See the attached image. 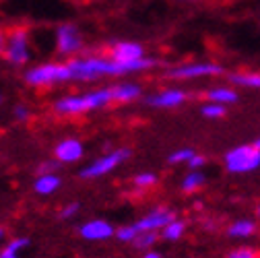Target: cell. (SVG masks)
Returning a JSON list of instances; mask_svg holds the SVG:
<instances>
[{
	"label": "cell",
	"instance_id": "e575fe53",
	"mask_svg": "<svg viewBox=\"0 0 260 258\" xmlns=\"http://www.w3.org/2000/svg\"><path fill=\"white\" fill-rule=\"evenodd\" d=\"M254 217L260 221V203H258V205H256V209H254Z\"/></svg>",
	"mask_w": 260,
	"mask_h": 258
},
{
	"label": "cell",
	"instance_id": "3957f363",
	"mask_svg": "<svg viewBox=\"0 0 260 258\" xmlns=\"http://www.w3.org/2000/svg\"><path fill=\"white\" fill-rule=\"evenodd\" d=\"M23 81L34 89L73 83L69 62H42V64H36V67H29L23 73Z\"/></svg>",
	"mask_w": 260,
	"mask_h": 258
},
{
	"label": "cell",
	"instance_id": "7c38bea8",
	"mask_svg": "<svg viewBox=\"0 0 260 258\" xmlns=\"http://www.w3.org/2000/svg\"><path fill=\"white\" fill-rule=\"evenodd\" d=\"M77 232L87 242H106L110 238H116V228L108 219H89L79 225Z\"/></svg>",
	"mask_w": 260,
	"mask_h": 258
},
{
	"label": "cell",
	"instance_id": "d4e9b609",
	"mask_svg": "<svg viewBox=\"0 0 260 258\" xmlns=\"http://www.w3.org/2000/svg\"><path fill=\"white\" fill-rule=\"evenodd\" d=\"M197 153L194 149H190V147H182V149H176V151H172L170 155H168V164L170 166H186L188 161L192 159V155Z\"/></svg>",
	"mask_w": 260,
	"mask_h": 258
},
{
	"label": "cell",
	"instance_id": "7a4b0ae2",
	"mask_svg": "<svg viewBox=\"0 0 260 258\" xmlns=\"http://www.w3.org/2000/svg\"><path fill=\"white\" fill-rule=\"evenodd\" d=\"M69 69L73 83H93L106 77H124V62L114 60L108 54H83L77 58H69Z\"/></svg>",
	"mask_w": 260,
	"mask_h": 258
},
{
	"label": "cell",
	"instance_id": "2e32d148",
	"mask_svg": "<svg viewBox=\"0 0 260 258\" xmlns=\"http://www.w3.org/2000/svg\"><path fill=\"white\" fill-rule=\"evenodd\" d=\"M112 91H114V104H135L143 98V87L130 81L112 85Z\"/></svg>",
	"mask_w": 260,
	"mask_h": 258
},
{
	"label": "cell",
	"instance_id": "ffe728a7",
	"mask_svg": "<svg viewBox=\"0 0 260 258\" xmlns=\"http://www.w3.org/2000/svg\"><path fill=\"white\" fill-rule=\"evenodd\" d=\"M207 184V176L203 170H190L182 182H180V190L184 192V195H194V192H201L203 186Z\"/></svg>",
	"mask_w": 260,
	"mask_h": 258
},
{
	"label": "cell",
	"instance_id": "83f0119b",
	"mask_svg": "<svg viewBox=\"0 0 260 258\" xmlns=\"http://www.w3.org/2000/svg\"><path fill=\"white\" fill-rule=\"evenodd\" d=\"M79 211H81V205H79V203H69V205H64V207L58 211V219H60V221H69V219L77 217Z\"/></svg>",
	"mask_w": 260,
	"mask_h": 258
},
{
	"label": "cell",
	"instance_id": "4316f807",
	"mask_svg": "<svg viewBox=\"0 0 260 258\" xmlns=\"http://www.w3.org/2000/svg\"><path fill=\"white\" fill-rule=\"evenodd\" d=\"M137 236H139V232H137V228H135V223L120 225V228L116 230V238H118V242H124V244H133Z\"/></svg>",
	"mask_w": 260,
	"mask_h": 258
},
{
	"label": "cell",
	"instance_id": "ba28073f",
	"mask_svg": "<svg viewBox=\"0 0 260 258\" xmlns=\"http://www.w3.org/2000/svg\"><path fill=\"white\" fill-rule=\"evenodd\" d=\"M31 38L29 31L25 27H15L9 31V40H7V50H5V60L11 64V67H27L31 62Z\"/></svg>",
	"mask_w": 260,
	"mask_h": 258
},
{
	"label": "cell",
	"instance_id": "74e56055",
	"mask_svg": "<svg viewBox=\"0 0 260 258\" xmlns=\"http://www.w3.org/2000/svg\"><path fill=\"white\" fill-rule=\"evenodd\" d=\"M0 104H3V95H0Z\"/></svg>",
	"mask_w": 260,
	"mask_h": 258
},
{
	"label": "cell",
	"instance_id": "cb8c5ba5",
	"mask_svg": "<svg viewBox=\"0 0 260 258\" xmlns=\"http://www.w3.org/2000/svg\"><path fill=\"white\" fill-rule=\"evenodd\" d=\"M133 184L141 190H151L159 184V176L155 172H139L135 178H133Z\"/></svg>",
	"mask_w": 260,
	"mask_h": 258
},
{
	"label": "cell",
	"instance_id": "52a82bcc",
	"mask_svg": "<svg viewBox=\"0 0 260 258\" xmlns=\"http://www.w3.org/2000/svg\"><path fill=\"white\" fill-rule=\"evenodd\" d=\"M54 44H56V52L60 56L77 58V56L87 54L85 38H83L81 29L75 23H62V25H58L56 34H54Z\"/></svg>",
	"mask_w": 260,
	"mask_h": 258
},
{
	"label": "cell",
	"instance_id": "5b68a950",
	"mask_svg": "<svg viewBox=\"0 0 260 258\" xmlns=\"http://www.w3.org/2000/svg\"><path fill=\"white\" fill-rule=\"evenodd\" d=\"M225 69L219 62L211 60H197V62H182L164 73L168 81H199V79H213L221 77Z\"/></svg>",
	"mask_w": 260,
	"mask_h": 258
},
{
	"label": "cell",
	"instance_id": "8d00e7d4",
	"mask_svg": "<svg viewBox=\"0 0 260 258\" xmlns=\"http://www.w3.org/2000/svg\"><path fill=\"white\" fill-rule=\"evenodd\" d=\"M254 143H256V147H260V137H258V139H256Z\"/></svg>",
	"mask_w": 260,
	"mask_h": 258
},
{
	"label": "cell",
	"instance_id": "5bb4252c",
	"mask_svg": "<svg viewBox=\"0 0 260 258\" xmlns=\"http://www.w3.org/2000/svg\"><path fill=\"white\" fill-rule=\"evenodd\" d=\"M106 54L112 56L118 62H133V60H139V58L147 56L145 46L139 44V42H133V40H116V42H112L108 46Z\"/></svg>",
	"mask_w": 260,
	"mask_h": 258
},
{
	"label": "cell",
	"instance_id": "f1b7e54d",
	"mask_svg": "<svg viewBox=\"0 0 260 258\" xmlns=\"http://www.w3.org/2000/svg\"><path fill=\"white\" fill-rule=\"evenodd\" d=\"M60 161L58 159H46V161H40L36 166V174H52V172H58L60 170Z\"/></svg>",
	"mask_w": 260,
	"mask_h": 258
},
{
	"label": "cell",
	"instance_id": "e0dca14e",
	"mask_svg": "<svg viewBox=\"0 0 260 258\" xmlns=\"http://www.w3.org/2000/svg\"><path fill=\"white\" fill-rule=\"evenodd\" d=\"M62 186V178L58 176V172H52V174H38L31 188L38 197H52L54 192H58V188Z\"/></svg>",
	"mask_w": 260,
	"mask_h": 258
},
{
	"label": "cell",
	"instance_id": "8fae6325",
	"mask_svg": "<svg viewBox=\"0 0 260 258\" xmlns=\"http://www.w3.org/2000/svg\"><path fill=\"white\" fill-rule=\"evenodd\" d=\"M260 234V221L256 217H238L225 225V238L234 242H246Z\"/></svg>",
	"mask_w": 260,
	"mask_h": 258
},
{
	"label": "cell",
	"instance_id": "836d02e7",
	"mask_svg": "<svg viewBox=\"0 0 260 258\" xmlns=\"http://www.w3.org/2000/svg\"><path fill=\"white\" fill-rule=\"evenodd\" d=\"M5 238H7V230L3 228V225H0V242H3Z\"/></svg>",
	"mask_w": 260,
	"mask_h": 258
},
{
	"label": "cell",
	"instance_id": "484cf974",
	"mask_svg": "<svg viewBox=\"0 0 260 258\" xmlns=\"http://www.w3.org/2000/svg\"><path fill=\"white\" fill-rule=\"evenodd\" d=\"M223 258H260V250L254 248V246H246V244H242V246L232 248Z\"/></svg>",
	"mask_w": 260,
	"mask_h": 258
},
{
	"label": "cell",
	"instance_id": "1f68e13d",
	"mask_svg": "<svg viewBox=\"0 0 260 258\" xmlns=\"http://www.w3.org/2000/svg\"><path fill=\"white\" fill-rule=\"evenodd\" d=\"M7 40H9V34L0 27V56H5V50H7Z\"/></svg>",
	"mask_w": 260,
	"mask_h": 258
},
{
	"label": "cell",
	"instance_id": "9c48e42d",
	"mask_svg": "<svg viewBox=\"0 0 260 258\" xmlns=\"http://www.w3.org/2000/svg\"><path fill=\"white\" fill-rule=\"evenodd\" d=\"M190 100V93L182 87H166L145 98V104L155 110H176Z\"/></svg>",
	"mask_w": 260,
	"mask_h": 258
},
{
	"label": "cell",
	"instance_id": "9a60e30c",
	"mask_svg": "<svg viewBox=\"0 0 260 258\" xmlns=\"http://www.w3.org/2000/svg\"><path fill=\"white\" fill-rule=\"evenodd\" d=\"M205 102H215V104H223V106H232L240 100V93L238 87H234L232 83L227 85H211L205 89L203 93Z\"/></svg>",
	"mask_w": 260,
	"mask_h": 258
},
{
	"label": "cell",
	"instance_id": "603a6c76",
	"mask_svg": "<svg viewBox=\"0 0 260 258\" xmlns=\"http://www.w3.org/2000/svg\"><path fill=\"white\" fill-rule=\"evenodd\" d=\"M227 114V106L223 104H215V102H205L201 108V116L207 120H221Z\"/></svg>",
	"mask_w": 260,
	"mask_h": 258
},
{
	"label": "cell",
	"instance_id": "4dcf8cb0",
	"mask_svg": "<svg viewBox=\"0 0 260 258\" xmlns=\"http://www.w3.org/2000/svg\"><path fill=\"white\" fill-rule=\"evenodd\" d=\"M205 164H207V159H205V155H201V153H194L192 155V159L186 164V168L188 170H203L205 168Z\"/></svg>",
	"mask_w": 260,
	"mask_h": 258
},
{
	"label": "cell",
	"instance_id": "f546056e",
	"mask_svg": "<svg viewBox=\"0 0 260 258\" xmlns=\"http://www.w3.org/2000/svg\"><path fill=\"white\" fill-rule=\"evenodd\" d=\"M13 116L17 122H29L31 120V110L25 106V104H17L13 108Z\"/></svg>",
	"mask_w": 260,
	"mask_h": 258
},
{
	"label": "cell",
	"instance_id": "277c9868",
	"mask_svg": "<svg viewBox=\"0 0 260 258\" xmlns=\"http://www.w3.org/2000/svg\"><path fill=\"white\" fill-rule=\"evenodd\" d=\"M223 168L232 176H250L260 170V147L256 143L236 145L223 155Z\"/></svg>",
	"mask_w": 260,
	"mask_h": 258
},
{
	"label": "cell",
	"instance_id": "30bf717a",
	"mask_svg": "<svg viewBox=\"0 0 260 258\" xmlns=\"http://www.w3.org/2000/svg\"><path fill=\"white\" fill-rule=\"evenodd\" d=\"M178 213L170 207H153L149 213H145L141 219L135 221L137 232H161L170 221H174Z\"/></svg>",
	"mask_w": 260,
	"mask_h": 258
},
{
	"label": "cell",
	"instance_id": "44dd1931",
	"mask_svg": "<svg viewBox=\"0 0 260 258\" xmlns=\"http://www.w3.org/2000/svg\"><path fill=\"white\" fill-rule=\"evenodd\" d=\"M29 246H31L29 238H25V236L13 238V240H9L3 248H0V258H21V252L25 248H29Z\"/></svg>",
	"mask_w": 260,
	"mask_h": 258
},
{
	"label": "cell",
	"instance_id": "d590c367",
	"mask_svg": "<svg viewBox=\"0 0 260 258\" xmlns=\"http://www.w3.org/2000/svg\"><path fill=\"white\" fill-rule=\"evenodd\" d=\"M178 3H190L192 5V3H199V0H178Z\"/></svg>",
	"mask_w": 260,
	"mask_h": 258
},
{
	"label": "cell",
	"instance_id": "d6a6232c",
	"mask_svg": "<svg viewBox=\"0 0 260 258\" xmlns=\"http://www.w3.org/2000/svg\"><path fill=\"white\" fill-rule=\"evenodd\" d=\"M143 258H164V254H161L159 250H155V248H151V250L143 252Z\"/></svg>",
	"mask_w": 260,
	"mask_h": 258
},
{
	"label": "cell",
	"instance_id": "6da1fadb",
	"mask_svg": "<svg viewBox=\"0 0 260 258\" xmlns=\"http://www.w3.org/2000/svg\"><path fill=\"white\" fill-rule=\"evenodd\" d=\"M114 104V91L110 87H100L85 93H69L62 95L52 104V112L60 118H75L91 112H100Z\"/></svg>",
	"mask_w": 260,
	"mask_h": 258
},
{
	"label": "cell",
	"instance_id": "7402d4cb",
	"mask_svg": "<svg viewBox=\"0 0 260 258\" xmlns=\"http://www.w3.org/2000/svg\"><path fill=\"white\" fill-rule=\"evenodd\" d=\"M159 240H161V238H159V232H141V234L135 238L133 246H135L139 252H147V250L155 248V244H157Z\"/></svg>",
	"mask_w": 260,
	"mask_h": 258
},
{
	"label": "cell",
	"instance_id": "4fadbf2b",
	"mask_svg": "<svg viewBox=\"0 0 260 258\" xmlns=\"http://www.w3.org/2000/svg\"><path fill=\"white\" fill-rule=\"evenodd\" d=\"M85 157V145L77 137H67L54 145V159H58L62 166L77 164Z\"/></svg>",
	"mask_w": 260,
	"mask_h": 258
},
{
	"label": "cell",
	"instance_id": "ac0fdd59",
	"mask_svg": "<svg viewBox=\"0 0 260 258\" xmlns=\"http://www.w3.org/2000/svg\"><path fill=\"white\" fill-rule=\"evenodd\" d=\"M230 83L238 89L260 91V71H238L230 75Z\"/></svg>",
	"mask_w": 260,
	"mask_h": 258
},
{
	"label": "cell",
	"instance_id": "d6986e66",
	"mask_svg": "<svg viewBox=\"0 0 260 258\" xmlns=\"http://www.w3.org/2000/svg\"><path fill=\"white\" fill-rule=\"evenodd\" d=\"M186 230H188V221L182 219V217H176L174 221H170L164 230L159 232V238L164 242H180L184 236H186Z\"/></svg>",
	"mask_w": 260,
	"mask_h": 258
},
{
	"label": "cell",
	"instance_id": "8992f818",
	"mask_svg": "<svg viewBox=\"0 0 260 258\" xmlns=\"http://www.w3.org/2000/svg\"><path fill=\"white\" fill-rule=\"evenodd\" d=\"M130 155H133V149H128V147H118L114 151H108V153L100 155L95 161H91L87 168H83L81 170V178L83 180L104 178V176L112 174L116 168H120L122 164H126V161L130 159Z\"/></svg>",
	"mask_w": 260,
	"mask_h": 258
}]
</instances>
